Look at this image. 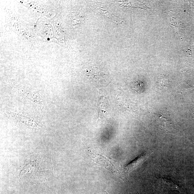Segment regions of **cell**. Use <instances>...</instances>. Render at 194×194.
<instances>
[{
  "label": "cell",
  "mask_w": 194,
  "mask_h": 194,
  "mask_svg": "<svg viewBox=\"0 0 194 194\" xmlns=\"http://www.w3.org/2000/svg\"><path fill=\"white\" fill-rule=\"evenodd\" d=\"M53 172L51 159L42 155L35 154L26 160L19 169L17 175L22 180L42 181L51 177Z\"/></svg>",
  "instance_id": "cell-1"
},
{
  "label": "cell",
  "mask_w": 194,
  "mask_h": 194,
  "mask_svg": "<svg viewBox=\"0 0 194 194\" xmlns=\"http://www.w3.org/2000/svg\"><path fill=\"white\" fill-rule=\"evenodd\" d=\"M152 152V151H149L141 155L129 164L126 166L125 167V171L127 175H128L130 172L136 168L138 166L147 160Z\"/></svg>",
  "instance_id": "cell-2"
},
{
  "label": "cell",
  "mask_w": 194,
  "mask_h": 194,
  "mask_svg": "<svg viewBox=\"0 0 194 194\" xmlns=\"http://www.w3.org/2000/svg\"><path fill=\"white\" fill-rule=\"evenodd\" d=\"M162 180L163 182L168 185L170 188L175 190H180L179 187L173 181L165 178H162Z\"/></svg>",
  "instance_id": "cell-3"
},
{
  "label": "cell",
  "mask_w": 194,
  "mask_h": 194,
  "mask_svg": "<svg viewBox=\"0 0 194 194\" xmlns=\"http://www.w3.org/2000/svg\"><path fill=\"white\" fill-rule=\"evenodd\" d=\"M161 90H167L168 86V82L167 80H161L158 84Z\"/></svg>",
  "instance_id": "cell-4"
}]
</instances>
